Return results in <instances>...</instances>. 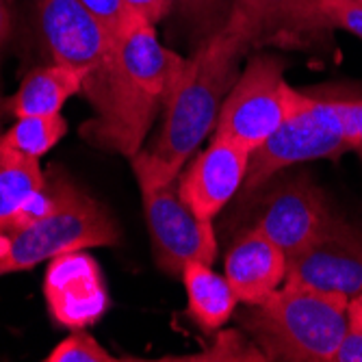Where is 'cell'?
I'll use <instances>...</instances> for the list:
<instances>
[{"mask_svg": "<svg viewBox=\"0 0 362 362\" xmlns=\"http://www.w3.org/2000/svg\"><path fill=\"white\" fill-rule=\"evenodd\" d=\"M349 152L343 137V128L337 111V95L313 93V100L288 117L276 133L252 152L241 197H250L274 180L278 174L288 172L317 158H339Z\"/></svg>", "mask_w": 362, "mask_h": 362, "instance_id": "52a82bcc", "label": "cell"}, {"mask_svg": "<svg viewBox=\"0 0 362 362\" xmlns=\"http://www.w3.org/2000/svg\"><path fill=\"white\" fill-rule=\"evenodd\" d=\"M356 298L362 293V228L332 215L321 233L288 256L286 280Z\"/></svg>", "mask_w": 362, "mask_h": 362, "instance_id": "30bf717a", "label": "cell"}, {"mask_svg": "<svg viewBox=\"0 0 362 362\" xmlns=\"http://www.w3.org/2000/svg\"><path fill=\"white\" fill-rule=\"evenodd\" d=\"M247 202L254 211L250 228L260 230L286 256L308 245L334 215L323 189L306 172L278 174Z\"/></svg>", "mask_w": 362, "mask_h": 362, "instance_id": "ba28073f", "label": "cell"}, {"mask_svg": "<svg viewBox=\"0 0 362 362\" xmlns=\"http://www.w3.org/2000/svg\"><path fill=\"white\" fill-rule=\"evenodd\" d=\"M65 133H68V122L63 119L61 113L26 115L16 117V124L0 135V141L22 156L42 158L65 137Z\"/></svg>", "mask_w": 362, "mask_h": 362, "instance_id": "ac0fdd59", "label": "cell"}, {"mask_svg": "<svg viewBox=\"0 0 362 362\" xmlns=\"http://www.w3.org/2000/svg\"><path fill=\"white\" fill-rule=\"evenodd\" d=\"M182 284L187 293V315L204 334L219 332L233 317L239 298L228 278L217 274L213 265L191 260L182 269Z\"/></svg>", "mask_w": 362, "mask_h": 362, "instance_id": "9a60e30c", "label": "cell"}, {"mask_svg": "<svg viewBox=\"0 0 362 362\" xmlns=\"http://www.w3.org/2000/svg\"><path fill=\"white\" fill-rule=\"evenodd\" d=\"M119 241L122 233L109 211L83 193L68 209L0 235V276L33 269L65 252L113 247Z\"/></svg>", "mask_w": 362, "mask_h": 362, "instance_id": "8992f818", "label": "cell"}, {"mask_svg": "<svg viewBox=\"0 0 362 362\" xmlns=\"http://www.w3.org/2000/svg\"><path fill=\"white\" fill-rule=\"evenodd\" d=\"M176 9L180 11L189 37L195 46H200L223 28L233 11V0H176Z\"/></svg>", "mask_w": 362, "mask_h": 362, "instance_id": "d6986e66", "label": "cell"}, {"mask_svg": "<svg viewBox=\"0 0 362 362\" xmlns=\"http://www.w3.org/2000/svg\"><path fill=\"white\" fill-rule=\"evenodd\" d=\"M288 256L280 245L256 228H250L226 254L223 276L235 288L241 304L265 302L286 280Z\"/></svg>", "mask_w": 362, "mask_h": 362, "instance_id": "5bb4252c", "label": "cell"}, {"mask_svg": "<svg viewBox=\"0 0 362 362\" xmlns=\"http://www.w3.org/2000/svg\"><path fill=\"white\" fill-rule=\"evenodd\" d=\"M239 325L265 360L334 362L349 332V298L284 282L265 302L245 306Z\"/></svg>", "mask_w": 362, "mask_h": 362, "instance_id": "3957f363", "label": "cell"}, {"mask_svg": "<svg viewBox=\"0 0 362 362\" xmlns=\"http://www.w3.org/2000/svg\"><path fill=\"white\" fill-rule=\"evenodd\" d=\"M252 152L237 141L215 135L206 150L193 158L189 168L178 174V189L182 200L202 223L213 226L223 206L239 195Z\"/></svg>", "mask_w": 362, "mask_h": 362, "instance_id": "7c38bea8", "label": "cell"}, {"mask_svg": "<svg viewBox=\"0 0 362 362\" xmlns=\"http://www.w3.org/2000/svg\"><path fill=\"white\" fill-rule=\"evenodd\" d=\"M124 3L130 11L144 16L152 24L168 18L170 11L176 7V0H124Z\"/></svg>", "mask_w": 362, "mask_h": 362, "instance_id": "d4e9b609", "label": "cell"}, {"mask_svg": "<svg viewBox=\"0 0 362 362\" xmlns=\"http://www.w3.org/2000/svg\"><path fill=\"white\" fill-rule=\"evenodd\" d=\"M144 200V213L152 239V254L156 267L174 278L191 260L213 265L217 256V241L213 226H206L182 200L178 178L170 182H137Z\"/></svg>", "mask_w": 362, "mask_h": 362, "instance_id": "9c48e42d", "label": "cell"}, {"mask_svg": "<svg viewBox=\"0 0 362 362\" xmlns=\"http://www.w3.org/2000/svg\"><path fill=\"white\" fill-rule=\"evenodd\" d=\"M334 362H362V332H356L349 327V332L341 341Z\"/></svg>", "mask_w": 362, "mask_h": 362, "instance_id": "484cf974", "label": "cell"}, {"mask_svg": "<svg viewBox=\"0 0 362 362\" xmlns=\"http://www.w3.org/2000/svg\"><path fill=\"white\" fill-rule=\"evenodd\" d=\"M256 37V48L280 46L293 50H325L332 40V24L323 0H233ZM230 11V13H233Z\"/></svg>", "mask_w": 362, "mask_h": 362, "instance_id": "4fadbf2b", "label": "cell"}, {"mask_svg": "<svg viewBox=\"0 0 362 362\" xmlns=\"http://www.w3.org/2000/svg\"><path fill=\"white\" fill-rule=\"evenodd\" d=\"M337 111L349 152L362 158V95H337Z\"/></svg>", "mask_w": 362, "mask_h": 362, "instance_id": "7402d4cb", "label": "cell"}, {"mask_svg": "<svg viewBox=\"0 0 362 362\" xmlns=\"http://www.w3.org/2000/svg\"><path fill=\"white\" fill-rule=\"evenodd\" d=\"M11 24H13V0H0V57L11 37Z\"/></svg>", "mask_w": 362, "mask_h": 362, "instance_id": "4316f807", "label": "cell"}, {"mask_svg": "<svg viewBox=\"0 0 362 362\" xmlns=\"http://www.w3.org/2000/svg\"><path fill=\"white\" fill-rule=\"evenodd\" d=\"M44 295L52 319L70 330H85L109 310V291L103 269L85 250L65 252L50 260L44 278Z\"/></svg>", "mask_w": 362, "mask_h": 362, "instance_id": "8fae6325", "label": "cell"}, {"mask_svg": "<svg viewBox=\"0 0 362 362\" xmlns=\"http://www.w3.org/2000/svg\"><path fill=\"white\" fill-rule=\"evenodd\" d=\"M323 11L334 30L362 40V0H323Z\"/></svg>", "mask_w": 362, "mask_h": 362, "instance_id": "603a6c76", "label": "cell"}, {"mask_svg": "<svg viewBox=\"0 0 362 362\" xmlns=\"http://www.w3.org/2000/svg\"><path fill=\"white\" fill-rule=\"evenodd\" d=\"M48 362H115L117 358L107 351L89 332L74 330L68 339L61 341L48 356Z\"/></svg>", "mask_w": 362, "mask_h": 362, "instance_id": "44dd1931", "label": "cell"}, {"mask_svg": "<svg viewBox=\"0 0 362 362\" xmlns=\"http://www.w3.org/2000/svg\"><path fill=\"white\" fill-rule=\"evenodd\" d=\"M76 93H83V76L65 65L50 63L24 76L20 89L9 100V111L13 117L57 115Z\"/></svg>", "mask_w": 362, "mask_h": 362, "instance_id": "2e32d148", "label": "cell"}, {"mask_svg": "<svg viewBox=\"0 0 362 362\" xmlns=\"http://www.w3.org/2000/svg\"><path fill=\"white\" fill-rule=\"evenodd\" d=\"M156 24L128 11L115 37V70L100 113L81 126L91 146L133 158L165 109L187 59L160 44Z\"/></svg>", "mask_w": 362, "mask_h": 362, "instance_id": "7a4b0ae2", "label": "cell"}, {"mask_svg": "<svg viewBox=\"0 0 362 362\" xmlns=\"http://www.w3.org/2000/svg\"><path fill=\"white\" fill-rule=\"evenodd\" d=\"M78 3L107 28V33L115 42L117 33L130 11L124 0H78Z\"/></svg>", "mask_w": 362, "mask_h": 362, "instance_id": "cb8c5ba5", "label": "cell"}, {"mask_svg": "<svg viewBox=\"0 0 362 362\" xmlns=\"http://www.w3.org/2000/svg\"><path fill=\"white\" fill-rule=\"evenodd\" d=\"M46 174L40 158H28L0 141V235L9 233L24 202L35 193Z\"/></svg>", "mask_w": 362, "mask_h": 362, "instance_id": "e0dca14e", "label": "cell"}, {"mask_svg": "<svg viewBox=\"0 0 362 362\" xmlns=\"http://www.w3.org/2000/svg\"><path fill=\"white\" fill-rule=\"evenodd\" d=\"M252 48H256L254 30L237 11L195 48L163 109L156 141L130 158L137 182L160 185L178 178L189 156L215 133L226 95L241 74V59Z\"/></svg>", "mask_w": 362, "mask_h": 362, "instance_id": "6da1fadb", "label": "cell"}, {"mask_svg": "<svg viewBox=\"0 0 362 362\" xmlns=\"http://www.w3.org/2000/svg\"><path fill=\"white\" fill-rule=\"evenodd\" d=\"M286 61L276 54H256L247 61L235 87L226 95L215 135L228 137L254 152L310 100L286 81Z\"/></svg>", "mask_w": 362, "mask_h": 362, "instance_id": "277c9868", "label": "cell"}, {"mask_svg": "<svg viewBox=\"0 0 362 362\" xmlns=\"http://www.w3.org/2000/svg\"><path fill=\"white\" fill-rule=\"evenodd\" d=\"M170 360H191V362H211V360H247V362H267L262 351L252 343V339L243 330H223L217 334L215 343L193 356L170 358Z\"/></svg>", "mask_w": 362, "mask_h": 362, "instance_id": "ffe728a7", "label": "cell"}, {"mask_svg": "<svg viewBox=\"0 0 362 362\" xmlns=\"http://www.w3.org/2000/svg\"><path fill=\"white\" fill-rule=\"evenodd\" d=\"M35 22L52 63L83 76V93L100 113L115 70V44L78 0H35Z\"/></svg>", "mask_w": 362, "mask_h": 362, "instance_id": "5b68a950", "label": "cell"}, {"mask_svg": "<svg viewBox=\"0 0 362 362\" xmlns=\"http://www.w3.org/2000/svg\"><path fill=\"white\" fill-rule=\"evenodd\" d=\"M349 327L362 332V293L349 300Z\"/></svg>", "mask_w": 362, "mask_h": 362, "instance_id": "83f0119b", "label": "cell"}]
</instances>
